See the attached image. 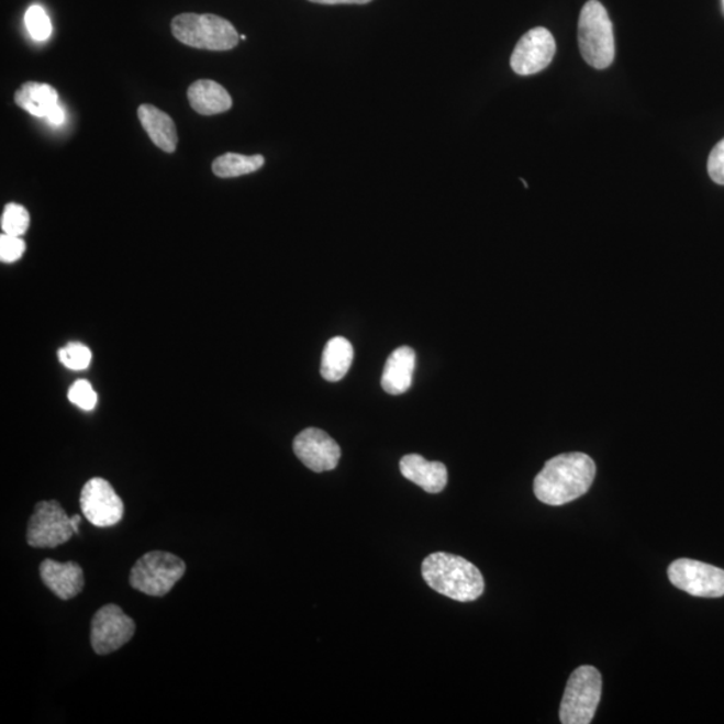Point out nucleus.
Listing matches in <instances>:
<instances>
[{"instance_id":"obj_1","label":"nucleus","mask_w":724,"mask_h":724,"mask_svg":"<svg viewBox=\"0 0 724 724\" xmlns=\"http://www.w3.org/2000/svg\"><path fill=\"white\" fill-rule=\"evenodd\" d=\"M594 477L595 465L587 454L558 455L535 477L534 494L549 506H563L587 494Z\"/></svg>"},{"instance_id":"obj_2","label":"nucleus","mask_w":724,"mask_h":724,"mask_svg":"<svg viewBox=\"0 0 724 724\" xmlns=\"http://www.w3.org/2000/svg\"><path fill=\"white\" fill-rule=\"evenodd\" d=\"M422 573L432 589L455 601H476L484 592L482 573L464 557L434 553L424 559Z\"/></svg>"},{"instance_id":"obj_3","label":"nucleus","mask_w":724,"mask_h":724,"mask_svg":"<svg viewBox=\"0 0 724 724\" xmlns=\"http://www.w3.org/2000/svg\"><path fill=\"white\" fill-rule=\"evenodd\" d=\"M170 27L181 44L200 51H233L241 40L233 23L214 14H180L174 18Z\"/></svg>"},{"instance_id":"obj_4","label":"nucleus","mask_w":724,"mask_h":724,"mask_svg":"<svg viewBox=\"0 0 724 724\" xmlns=\"http://www.w3.org/2000/svg\"><path fill=\"white\" fill-rule=\"evenodd\" d=\"M578 45L586 63L594 69L610 68L614 59V36L610 15L598 0H589L578 21Z\"/></svg>"},{"instance_id":"obj_5","label":"nucleus","mask_w":724,"mask_h":724,"mask_svg":"<svg viewBox=\"0 0 724 724\" xmlns=\"http://www.w3.org/2000/svg\"><path fill=\"white\" fill-rule=\"evenodd\" d=\"M602 691L601 675L592 666L577 668L566 684L559 721L564 724L592 723Z\"/></svg>"},{"instance_id":"obj_6","label":"nucleus","mask_w":724,"mask_h":724,"mask_svg":"<svg viewBox=\"0 0 724 724\" xmlns=\"http://www.w3.org/2000/svg\"><path fill=\"white\" fill-rule=\"evenodd\" d=\"M186 569L185 561L178 556L167 552H149L133 566L130 582L138 592L161 598L181 580Z\"/></svg>"},{"instance_id":"obj_7","label":"nucleus","mask_w":724,"mask_h":724,"mask_svg":"<svg viewBox=\"0 0 724 724\" xmlns=\"http://www.w3.org/2000/svg\"><path fill=\"white\" fill-rule=\"evenodd\" d=\"M75 534L71 520L57 501H44L35 504L27 526L30 546L53 549V547L68 543Z\"/></svg>"},{"instance_id":"obj_8","label":"nucleus","mask_w":724,"mask_h":724,"mask_svg":"<svg viewBox=\"0 0 724 724\" xmlns=\"http://www.w3.org/2000/svg\"><path fill=\"white\" fill-rule=\"evenodd\" d=\"M668 578L672 586L695 598L717 599L724 595V570L713 565L681 558L669 565Z\"/></svg>"},{"instance_id":"obj_9","label":"nucleus","mask_w":724,"mask_h":724,"mask_svg":"<svg viewBox=\"0 0 724 724\" xmlns=\"http://www.w3.org/2000/svg\"><path fill=\"white\" fill-rule=\"evenodd\" d=\"M135 631V622L120 606H102L91 620V647L97 655L112 654L130 642Z\"/></svg>"},{"instance_id":"obj_10","label":"nucleus","mask_w":724,"mask_h":724,"mask_svg":"<svg viewBox=\"0 0 724 724\" xmlns=\"http://www.w3.org/2000/svg\"><path fill=\"white\" fill-rule=\"evenodd\" d=\"M80 503L85 519L96 527H111L123 520V499L105 479L88 480L81 491Z\"/></svg>"},{"instance_id":"obj_11","label":"nucleus","mask_w":724,"mask_h":724,"mask_svg":"<svg viewBox=\"0 0 724 724\" xmlns=\"http://www.w3.org/2000/svg\"><path fill=\"white\" fill-rule=\"evenodd\" d=\"M556 41L549 30L535 27L516 44L510 65L516 75L532 76L543 71L556 56Z\"/></svg>"},{"instance_id":"obj_12","label":"nucleus","mask_w":724,"mask_h":724,"mask_svg":"<svg viewBox=\"0 0 724 724\" xmlns=\"http://www.w3.org/2000/svg\"><path fill=\"white\" fill-rule=\"evenodd\" d=\"M297 458L314 472L332 471L338 466L341 448L332 436L319 428H307L293 443Z\"/></svg>"},{"instance_id":"obj_13","label":"nucleus","mask_w":724,"mask_h":724,"mask_svg":"<svg viewBox=\"0 0 724 724\" xmlns=\"http://www.w3.org/2000/svg\"><path fill=\"white\" fill-rule=\"evenodd\" d=\"M40 573L48 590L60 600H70L82 592L83 571L77 563L63 564L46 559L41 564Z\"/></svg>"},{"instance_id":"obj_14","label":"nucleus","mask_w":724,"mask_h":724,"mask_svg":"<svg viewBox=\"0 0 724 724\" xmlns=\"http://www.w3.org/2000/svg\"><path fill=\"white\" fill-rule=\"evenodd\" d=\"M401 476L422 487L430 494H439L448 482L447 467L441 461H428L422 455H405L400 460Z\"/></svg>"},{"instance_id":"obj_15","label":"nucleus","mask_w":724,"mask_h":724,"mask_svg":"<svg viewBox=\"0 0 724 724\" xmlns=\"http://www.w3.org/2000/svg\"><path fill=\"white\" fill-rule=\"evenodd\" d=\"M416 368V353L410 346L392 352L386 368L382 370L381 386L389 394H403L412 386L413 372Z\"/></svg>"},{"instance_id":"obj_16","label":"nucleus","mask_w":724,"mask_h":724,"mask_svg":"<svg viewBox=\"0 0 724 724\" xmlns=\"http://www.w3.org/2000/svg\"><path fill=\"white\" fill-rule=\"evenodd\" d=\"M137 115L152 143L157 148L167 152V154H174L178 148L179 137L170 115L160 111L159 108L151 105V103L140 105Z\"/></svg>"},{"instance_id":"obj_17","label":"nucleus","mask_w":724,"mask_h":724,"mask_svg":"<svg viewBox=\"0 0 724 724\" xmlns=\"http://www.w3.org/2000/svg\"><path fill=\"white\" fill-rule=\"evenodd\" d=\"M187 97L193 111L202 115L221 114L233 108L229 91L212 80L194 81L188 88Z\"/></svg>"},{"instance_id":"obj_18","label":"nucleus","mask_w":724,"mask_h":724,"mask_svg":"<svg viewBox=\"0 0 724 724\" xmlns=\"http://www.w3.org/2000/svg\"><path fill=\"white\" fill-rule=\"evenodd\" d=\"M14 100L23 111L41 119H47L59 107L58 91L48 83H23L15 91Z\"/></svg>"},{"instance_id":"obj_19","label":"nucleus","mask_w":724,"mask_h":724,"mask_svg":"<svg viewBox=\"0 0 724 724\" xmlns=\"http://www.w3.org/2000/svg\"><path fill=\"white\" fill-rule=\"evenodd\" d=\"M353 346L350 341L344 337H334L327 341L324 353H322L321 375L326 381L337 382L343 380L352 367Z\"/></svg>"},{"instance_id":"obj_20","label":"nucleus","mask_w":724,"mask_h":724,"mask_svg":"<svg viewBox=\"0 0 724 724\" xmlns=\"http://www.w3.org/2000/svg\"><path fill=\"white\" fill-rule=\"evenodd\" d=\"M264 166L265 157L261 155L224 154L212 163V172L222 179L238 178V176L257 172Z\"/></svg>"},{"instance_id":"obj_21","label":"nucleus","mask_w":724,"mask_h":724,"mask_svg":"<svg viewBox=\"0 0 724 724\" xmlns=\"http://www.w3.org/2000/svg\"><path fill=\"white\" fill-rule=\"evenodd\" d=\"M0 226H2L4 234L15 236L26 234V231L30 227L29 211L21 204L9 203L4 207Z\"/></svg>"},{"instance_id":"obj_22","label":"nucleus","mask_w":724,"mask_h":724,"mask_svg":"<svg viewBox=\"0 0 724 724\" xmlns=\"http://www.w3.org/2000/svg\"><path fill=\"white\" fill-rule=\"evenodd\" d=\"M24 22H26L29 34L35 41H46L52 35L51 18L38 4H34L27 10Z\"/></svg>"},{"instance_id":"obj_23","label":"nucleus","mask_w":724,"mask_h":724,"mask_svg":"<svg viewBox=\"0 0 724 724\" xmlns=\"http://www.w3.org/2000/svg\"><path fill=\"white\" fill-rule=\"evenodd\" d=\"M59 361L71 370H85L91 363V350L81 343H70L58 352Z\"/></svg>"},{"instance_id":"obj_24","label":"nucleus","mask_w":724,"mask_h":724,"mask_svg":"<svg viewBox=\"0 0 724 724\" xmlns=\"http://www.w3.org/2000/svg\"><path fill=\"white\" fill-rule=\"evenodd\" d=\"M68 398L83 411H93L97 404V393L87 380L76 381L69 389Z\"/></svg>"},{"instance_id":"obj_25","label":"nucleus","mask_w":724,"mask_h":724,"mask_svg":"<svg viewBox=\"0 0 724 724\" xmlns=\"http://www.w3.org/2000/svg\"><path fill=\"white\" fill-rule=\"evenodd\" d=\"M26 252V243L21 236L2 234L0 236V259L3 264H14Z\"/></svg>"},{"instance_id":"obj_26","label":"nucleus","mask_w":724,"mask_h":724,"mask_svg":"<svg viewBox=\"0 0 724 724\" xmlns=\"http://www.w3.org/2000/svg\"><path fill=\"white\" fill-rule=\"evenodd\" d=\"M708 168L710 178L713 179L716 185L724 186V138L721 143H717L713 152H711Z\"/></svg>"},{"instance_id":"obj_27","label":"nucleus","mask_w":724,"mask_h":724,"mask_svg":"<svg viewBox=\"0 0 724 724\" xmlns=\"http://www.w3.org/2000/svg\"><path fill=\"white\" fill-rule=\"evenodd\" d=\"M309 2L319 3V4H367L372 2V0H309Z\"/></svg>"},{"instance_id":"obj_28","label":"nucleus","mask_w":724,"mask_h":724,"mask_svg":"<svg viewBox=\"0 0 724 724\" xmlns=\"http://www.w3.org/2000/svg\"><path fill=\"white\" fill-rule=\"evenodd\" d=\"M47 121L53 125H63L65 121L64 108L59 105L56 111L48 115Z\"/></svg>"},{"instance_id":"obj_29","label":"nucleus","mask_w":724,"mask_h":724,"mask_svg":"<svg viewBox=\"0 0 724 724\" xmlns=\"http://www.w3.org/2000/svg\"><path fill=\"white\" fill-rule=\"evenodd\" d=\"M70 520H71L73 528H75L76 534H78V532H80V528H78V526H80L81 523V515L70 516Z\"/></svg>"},{"instance_id":"obj_30","label":"nucleus","mask_w":724,"mask_h":724,"mask_svg":"<svg viewBox=\"0 0 724 724\" xmlns=\"http://www.w3.org/2000/svg\"><path fill=\"white\" fill-rule=\"evenodd\" d=\"M241 40H242V41H246V40H247V36H246V35H242V36H241Z\"/></svg>"}]
</instances>
